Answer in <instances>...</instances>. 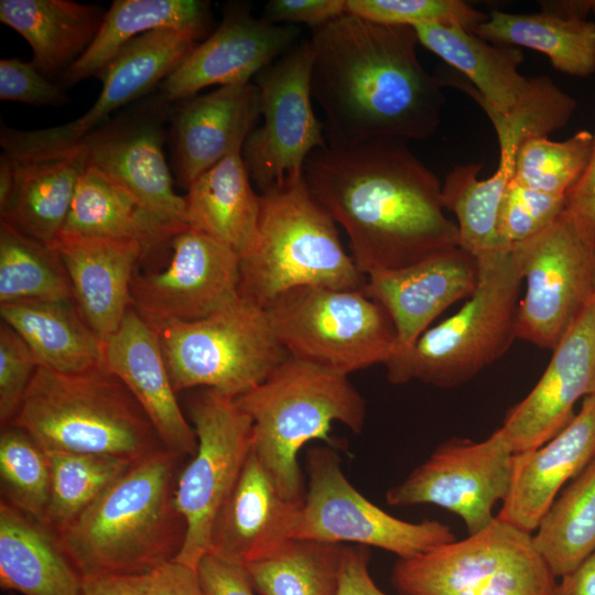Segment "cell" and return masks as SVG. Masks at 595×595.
<instances>
[{
	"label": "cell",
	"mask_w": 595,
	"mask_h": 595,
	"mask_svg": "<svg viewBox=\"0 0 595 595\" xmlns=\"http://www.w3.org/2000/svg\"><path fill=\"white\" fill-rule=\"evenodd\" d=\"M583 3L587 13L591 11L595 13V0H586Z\"/></svg>",
	"instance_id": "cell-54"
},
{
	"label": "cell",
	"mask_w": 595,
	"mask_h": 595,
	"mask_svg": "<svg viewBox=\"0 0 595 595\" xmlns=\"http://www.w3.org/2000/svg\"><path fill=\"white\" fill-rule=\"evenodd\" d=\"M10 425L25 431L45 452L137 463L166 448L139 402L105 365L79 374L37 366Z\"/></svg>",
	"instance_id": "cell-4"
},
{
	"label": "cell",
	"mask_w": 595,
	"mask_h": 595,
	"mask_svg": "<svg viewBox=\"0 0 595 595\" xmlns=\"http://www.w3.org/2000/svg\"><path fill=\"white\" fill-rule=\"evenodd\" d=\"M80 595H151V573L84 577Z\"/></svg>",
	"instance_id": "cell-51"
},
{
	"label": "cell",
	"mask_w": 595,
	"mask_h": 595,
	"mask_svg": "<svg viewBox=\"0 0 595 595\" xmlns=\"http://www.w3.org/2000/svg\"><path fill=\"white\" fill-rule=\"evenodd\" d=\"M366 282L304 175L260 193L256 236L240 256L241 296L264 309L293 288L364 290Z\"/></svg>",
	"instance_id": "cell-5"
},
{
	"label": "cell",
	"mask_w": 595,
	"mask_h": 595,
	"mask_svg": "<svg viewBox=\"0 0 595 595\" xmlns=\"http://www.w3.org/2000/svg\"><path fill=\"white\" fill-rule=\"evenodd\" d=\"M311 93L329 147L424 140L439 129L443 84L418 57L412 26L344 13L313 29Z\"/></svg>",
	"instance_id": "cell-2"
},
{
	"label": "cell",
	"mask_w": 595,
	"mask_h": 595,
	"mask_svg": "<svg viewBox=\"0 0 595 595\" xmlns=\"http://www.w3.org/2000/svg\"><path fill=\"white\" fill-rule=\"evenodd\" d=\"M203 35L178 29L148 32L127 43L98 78L102 87L94 106L67 123L37 130L1 128L3 154L45 156L74 149L86 136L110 120L117 109L138 100L161 84L196 46Z\"/></svg>",
	"instance_id": "cell-15"
},
{
	"label": "cell",
	"mask_w": 595,
	"mask_h": 595,
	"mask_svg": "<svg viewBox=\"0 0 595 595\" xmlns=\"http://www.w3.org/2000/svg\"><path fill=\"white\" fill-rule=\"evenodd\" d=\"M477 282V260L456 247L401 269L368 275L364 291L389 314L398 337L396 355L412 346L446 309L468 299Z\"/></svg>",
	"instance_id": "cell-21"
},
{
	"label": "cell",
	"mask_w": 595,
	"mask_h": 595,
	"mask_svg": "<svg viewBox=\"0 0 595 595\" xmlns=\"http://www.w3.org/2000/svg\"><path fill=\"white\" fill-rule=\"evenodd\" d=\"M151 595H202L196 571L176 561L154 570Z\"/></svg>",
	"instance_id": "cell-52"
},
{
	"label": "cell",
	"mask_w": 595,
	"mask_h": 595,
	"mask_svg": "<svg viewBox=\"0 0 595 595\" xmlns=\"http://www.w3.org/2000/svg\"><path fill=\"white\" fill-rule=\"evenodd\" d=\"M9 595H13V594H9Z\"/></svg>",
	"instance_id": "cell-55"
},
{
	"label": "cell",
	"mask_w": 595,
	"mask_h": 595,
	"mask_svg": "<svg viewBox=\"0 0 595 595\" xmlns=\"http://www.w3.org/2000/svg\"><path fill=\"white\" fill-rule=\"evenodd\" d=\"M0 483L1 500L44 523L51 485L47 453L14 425L1 429Z\"/></svg>",
	"instance_id": "cell-41"
},
{
	"label": "cell",
	"mask_w": 595,
	"mask_h": 595,
	"mask_svg": "<svg viewBox=\"0 0 595 595\" xmlns=\"http://www.w3.org/2000/svg\"><path fill=\"white\" fill-rule=\"evenodd\" d=\"M307 489L293 539L377 547L410 559L456 540L437 520L410 522L365 498L346 478L328 444L306 453Z\"/></svg>",
	"instance_id": "cell-12"
},
{
	"label": "cell",
	"mask_w": 595,
	"mask_h": 595,
	"mask_svg": "<svg viewBox=\"0 0 595 595\" xmlns=\"http://www.w3.org/2000/svg\"><path fill=\"white\" fill-rule=\"evenodd\" d=\"M303 175L343 227L366 277L458 247V228L444 213L440 181L404 140L326 145L309 155Z\"/></svg>",
	"instance_id": "cell-1"
},
{
	"label": "cell",
	"mask_w": 595,
	"mask_h": 595,
	"mask_svg": "<svg viewBox=\"0 0 595 595\" xmlns=\"http://www.w3.org/2000/svg\"><path fill=\"white\" fill-rule=\"evenodd\" d=\"M594 136L580 130L564 141L526 139L517 153L513 180L530 190L566 195L589 161Z\"/></svg>",
	"instance_id": "cell-42"
},
{
	"label": "cell",
	"mask_w": 595,
	"mask_h": 595,
	"mask_svg": "<svg viewBox=\"0 0 595 595\" xmlns=\"http://www.w3.org/2000/svg\"><path fill=\"white\" fill-rule=\"evenodd\" d=\"M532 537L555 577L595 552V458L553 501Z\"/></svg>",
	"instance_id": "cell-37"
},
{
	"label": "cell",
	"mask_w": 595,
	"mask_h": 595,
	"mask_svg": "<svg viewBox=\"0 0 595 595\" xmlns=\"http://www.w3.org/2000/svg\"><path fill=\"white\" fill-rule=\"evenodd\" d=\"M294 25L257 18L244 6H229L215 32L196 45L160 84L169 102L218 85L247 84L299 42Z\"/></svg>",
	"instance_id": "cell-19"
},
{
	"label": "cell",
	"mask_w": 595,
	"mask_h": 595,
	"mask_svg": "<svg viewBox=\"0 0 595 595\" xmlns=\"http://www.w3.org/2000/svg\"><path fill=\"white\" fill-rule=\"evenodd\" d=\"M595 393V296L553 349L533 389L506 414L502 425L513 453L540 447L574 418L573 408Z\"/></svg>",
	"instance_id": "cell-20"
},
{
	"label": "cell",
	"mask_w": 595,
	"mask_h": 595,
	"mask_svg": "<svg viewBox=\"0 0 595 595\" xmlns=\"http://www.w3.org/2000/svg\"><path fill=\"white\" fill-rule=\"evenodd\" d=\"M6 156L12 187L0 208V219L52 247L65 227L78 181L88 165L83 149L45 156Z\"/></svg>",
	"instance_id": "cell-28"
},
{
	"label": "cell",
	"mask_w": 595,
	"mask_h": 595,
	"mask_svg": "<svg viewBox=\"0 0 595 595\" xmlns=\"http://www.w3.org/2000/svg\"><path fill=\"white\" fill-rule=\"evenodd\" d=\"M343 544L292 539L244 565L260 595H337Z\"/></svg>",
	"instance_id": "cell-38"
},
{
	"label": "cell",
	"mask_w": 595,
	"mask_h": 595,
	"mask_svg": "<svg viewBox=\"0 0 595 595\" xmlns=\"http://www.w3.org/2000/svg\"><path fill=\"white\" fill-rule=\"evenodd\" d=\"M170 248L166 268L136 273L131 283L132 307L152 327L207 317L240 296V257L232 249L190 227Z\"/></svg>",
	"instance_id": "cell-18"
},
{
	"label": "cell",
	"mask_w": 595,
	"mask_h": 595,
	"mask_svg": "<svg viewBox=\"0 0 595 595\" xmlns=\"http://www.w3.org/2000/svg\"><path fill=\"white\" fill-rule=\"evenodd\" d=\"M345 10L382 24H440L469 32L487 19V14L461 0H345Z\"/></svg>",
	"instance_id": "cell-43"
},
{
	"label": "cell",
	"mask_w": 595,
	"mask_h": 595,
	"mask_svg": "<svg viewBox=\"0 0 595 595\" xmlns=\"http://www.w3.org/2000/svg\"><path fill=\"white\" fill-rule=\"evenodd\" d=\"M0 316L24 340L40 367L79 374L104 365L105 343L74 301L2 303Z\"/></svg>",
	"instance_id": "cell-32"
},
{
	"label": "cell",
	"mask_w": 595,
	"mask_h": 595,
	"mask_svg": "<svg viewBox=\"0 0 595 595\" xmlns=\"http://www.w3.org/2000/svg\"><path fill=\"white\" fill-rule=\"evenodd\" d=\"M564 207L565 195L530 190L512 177L498 212L499 238L508 247L527 240L553 223Z\"/></svg>",
	"instance_id": "cell-44"
},
{
	"label": "cell",
	"mask_w": 595,
	"mask_h": 595,
	"mask_svg": "<svg viewBox=\"0 0 595 595\" xmlns=\"http://www.w3.org/2000/svg\"><path fill=\"white\" fill-rule=\"evenodd\" d=\"M209 2L199 0H115L85 53L61 76L65 89L99 76L131 40L160 29L207 31Z\"/></svg>",
	"instance_id": "cell-34"
},
{
	"label": "cell",
	"mask_w": 595,
	"mask_h": 595,
	"mask_svg": "<svg viewBox=\"0 0 595 595\" xmlns=\"http://www.w3.org/2000/svg\"><path fill=\"white\" fill-rule=\"evenodd\" d=\"M513 451L499 428L480 442L452 439L400 484L390 488V506L436 505L457 515L468 534L487 528L493 509L510 487Z\"/></svg>",
	"instance_id": "cell-16"
},
{
	"label": "cell",
	"mask_w": 595,
	"mask_h": 595,
	"mask_svg": "<svg viewBox=\"0 0 595 595\" xmlns=\"http://www.w3.org/2000/svg\"><path fill=\"white\" fill-rule=\"evenodd\" d=\"M171 111V102L158 93L111 118L76 147L83 149L88 165L162 219L186 229L185 198L173 188L163 150Z\"/></svg>",
	"instance_id": "cell-17"
},
{
	"label": "cell",
	"mask_w": 595,
	"mask_h": 595,
	"mask_svg": "<svg viewBox=\"0 0 595 595\" xmlns=\"http://www.w3.org/2000/svg\"><path fill=\"white\" fill-rule=\"evenodd\" d=\"M187 229V228H186ZM185 229L159 217L98 169L82 174L63 231L141 244L147 253L171 247Z\"/></svg>",
	"instance_id": "cell-33"
},
{
	"label": "cell",
	"mask_w": 595,
	"mask_h": 595,
	"mask_svg": "<svg viewBox=\"0 0 595 595\" xmlns=\"http://www.w3.org/2000/svg\"><path fill=\"white\" fill-rule=\"evenodd\" d=\"M74 301L67 272L56 253L0 219V304Z\"/></svg>",
	"instance_id": "cell-39"
},
{
	"label": "cell",
	"mask_w": 595,
	"mask_h": 595,
	"mask_svg": "<svg viewBox=\"0 0 595 595\" xmlns=\"http://www.w3.org/2000/svg\"><path fill=\"white\" fill-rule=\"evenodd\" d=\"M0 99L35 106H60L68 98L60 84L44 76L32 62L0 61Z\"/></svg>",
	"instance_id": "cell-46"
},
{
	"label": "cell",
	"mask_w": 595,
	"mask_h": 595,
	"mask_svg": "<svg viewBox=\"0 0 595 595\" xmlns=\"http://www.w3.org/2000/svg\"><path fill=\"white\" fill-rule=\"evenodd\" d=\"M511 252L526 282L517 338L553 350L595 296V242L564 208Z\"/></svg>",
	"instance_id": "cell-11"
},
{
	"label": "cell",
	"mask_w": 595,
	"mask_h": 595,
	"mask_svg": "<svg viewBox=\"0 0 595 595\" xmlns=\"http://www.w3.org/2000/svg\"><path fill=\"white\" fill-rule=\"evenodd\" d=\"M156 332L175 392L209 388L237 398L289 357L266 309L241 295L207 317Z\"/></svg>",
	"instance_id": "cell-9"
},
{
	"label": "cell",
	"mask_w": 595,
	"mask_h": 595,
	"mask_svg": "<svg viewBox=\"0 0 595 595\" xmlns=\"http://www.w3.org/2000/svg\"><path fill=\"white\" fill-rule=\"evenodd\" d=\"M106 12L72 0H1L0 21L32 50V63L48 79L73 65L89 47Z\"/></svg>",
	"instance_id": "cell-30"
},
{
	"label": "cell",
	"mask_w": 595,
	"mask_h": 595,
	"mask_svg": "<svg viewBox=\"0 0 595 595\" xmlns=\"http://www.w3.org/2000/svg\"><path fill=\"white\" fill-rule=\"evenodd\" d=\"M419 43L464 75L441 79L469 95L479 106L506 113L531 88V78L519 72L521 48L495 44L459 28L423 24L413 28Z\"/></svg>",
	"instance_id": "cell-27"
},
{
	"label": "cell",
	"mask_w": 595,
	"mask_h": 595,
	"mask_svg": "<svg viewBox=\"0 0 595 595\" xmlns=\"http://www.w3.org/2000/svg\"><path fill=\"white\" fill-rule=\"evenodd\" d=\"M346 13L345 0H271L262 18L275 24H306L312 30Z\"/></svg>",
	"instance_id": "cell-47"
},
{
	"label": "cell",
	"mask_w": 595,
	"mask_h": 595,
	"mask_svg": "<svg viewBox=\"0 0 595 595\" xmlns=\"http://www.w3.org/2000/svg\"><path fill=\"white\" fill-rule=\"evenodd\" d=\"M391 582L400 595H552L556 584L531 533L496 517L463 540L398 559Z\"/></svg>",
	"instance_id": "cell-10"
},
{
	"label": "cell",
	"mask_w": 595,
	"mask_h": 595,
	"mask_svg": "<svg viewBox=\"0 0 595 595\" xmlns=\"http://www.w3.org/2000/svg\"><path fill=\"white\" fill-rule=\"evenodd\" d=\"M104 365L139 402L164 446L194 456L196 434L176 399L158 332L132 306L105 342Z\"/></svg>",
	"instance_id": "cell-24"
},
{
	"label": "cell",
	"mask_w": 595,
	"mask_h": 595,
	"mask_svg": "<svg viewBox=\"0 0 595 595\" xmlns=\"http://www.w3.org/2000/svg\"><path fill=\"white\" fill-rule=\"evenodd\" d=\"M472 33L490 43L541 52L555 69L570 76L595 73V23L584 17L544 9L533 13L493 10Z\"/></svg>",
	"instance_id": "cell-35"
},
{
	"label": "cell",
	"mask_w": 595,
	"mask_h": 595,
	"mask_svg": "<svg viewBox=\"0 0 595 595\" xmlns=\"http://www.w3.org/2000/svg\"><path fill=\"white\" fill-rule=\"evenodd\" d=\"M312 48L302 40L255 78L263 123L247 137L241 155L261 193L303 176L309 155L327 145L313 110Z\"/></svg>",
	"instance_id": "cell-14"
},
{
	"label": "cell",
	"mask_w": 595,
	"mask_h": 595,
	"mask_svg": "<svg viewBox=\"0 0 595 595\" xmlns=\"http://www.w3.org/2000/svg\"><path fill=\"white\" fill-rule=\"evenodd\" d=\"M235 400L252 421V452L295 501L305 495L298 462L304 444L317 439L334 446V422L358 434L366 421V401L348 376L291 356Z\"/></svg>",
	"instance_id": "cell-6"
},
{
	"label": "cell",
	"mask_w": 595,
	"mask_h": 595,
	"mask_svg": "<svg viewBox=\"0 0 595 595\" xmlns=\"http://www.w3.org/2000/svg\"><path fill=\"white\" fill-rule=\"evenodd\" d=\"M0 586L22 595H80L83 576L58 533L0 502Z\"/></svg>",
	"instance_id": "cell-29"
},
{
	"label": "cell",
	"mask_w": 595,
	"mask_h": 595,
	"mask_svg": "<svg viewBox=\"0 0 595 595\" xmlns=\"http://www.w3.org/2000/svg\"><path fill=\"white\" fill-rule=\"evenodd\" d=\"M517 153L515 147L500 149L498 169L485 180L478 178L483 164L456 165L442 185L443 207L457 218L458 247L475 259L511 248L499 238L497 217Z\"/></svg>",
	"instance_id": "cell-36"
},
{
	"label": "cell",
	"mask_w": 595,
	"mask_h": 595,
	"mask_svg": "<svg viewBox=\"0 0 595 595\" xmlns=\"http://www.w3.org/2000/svg\"><path fill=\"white\" fill-rule=\"evenodd\" d=\"M552 595H595V552L576 569L561 576Z\"/></svg>",
	"instance_id": "cell-53"
},
{
	"label": "cell",
	"mask_w": 595,
	"mask_h": 595,
	"mask_svg": "<svg viewBox=\"0 0 595 595\" xmlns=\"http://www.w3.org/2000/svg\"><path fill=\"white\" fill-rule=\"evenodd\" d=\"M187 411L197 451L176 482L175 501L186 538L175 561L195 570L207 552L214 519L252 451V421L235 398L209 388L191 397Z\"/></svg>",
	"instance_id": "cell-13"
},
{
	"label": "cell",
	"mask_w": 595,
	"mask_h": 595,
	"mask_svg": "<svg viewBox=\"0 0 595 595\" xmlns=\"http://www.w3.org/2000/svg\"><path fill=\"white\" fill-rule=\"evenodd\" d=\"M195 571L202 595H255L244 565L206 552Z\"/></svg>",
	"instance_id": "cell-48"
},
{
	"label": "cell",
	"mask_w": 595,
	"mask_h": 595,
	"mask_svg": "<svg viewBox=\"0 0 595 595\" xmlns=\"http://www.w3.org/2000/svg\"><path fill=\"white\" fill-rule=\"evenodd\" d=\"M37 363L24 340L3 322L0 325V422L11 424L17 415Z\"/></svg>",
	"instance_id": "cell-45"
},
{
	"label": "cell",
	"mask_w": 595,
	"mask_h": 595,
	"mask_svg": "<svg viewBox=\"0 0 595 595\" xmlns=\"http://www.w3.org/2000/svg\"><path fill=\"white\" fill-rule=\"evenodd\" d=\"M587 166L565 195V210L595 242V133Z\"/></svg>",
	"instance_id": "cell-50"
},
{
	"label": "cell",
	"mask_w": 595,
	"mask_h": 595,
	"mask_svg": "<svg viewBox=\"0 0 595 595\" xmlns=\"http://www.w3.org/2000/svg\"><path fill=\"white\" fill-rule=\"evenodd\" d=\"M369 561V547L343 544L337 595H388L374 582Z\"/></svg>",
	"instance_id": "cell-49"
},
{
	"label": "cell",
	"mask_w": 595,
	"mask_h": 595,
	"mask_svg": "<svg viewBox=\"0 0 595 595\" xmlns=\"http://www.w3.org/2000/svg\"><path fill=\"white\" fill-rule=\"evenodd\" d=\"M302 504L283 496L251 451L214 519L207 552L240 565L270 556L293 539Z\"/></svg>",
	"instance_id": "cell-22"
},
{
	"label": "cell",
	"mask_w": 595,
	"mask_h": 595,
	"mask_svg": "<svg viewBox=\"0 0 595 595\" xmlns=\"http://www.w3.org/2000/svg\"><path fill=\"white\" fill-rule=\"evenodd\" d=\"M264 309L289 356L337 374L386 365L397 349L389 314L364 290L298 286Z\"/></svg>",
	"instance_id": "cell-8"
},
{
	"label": "cell",
	"mask_w": 595,
	"mask_h": 595,
	"mask_svg": "<svg viewBox=\"0 0 595 595\" xmlns=\"http://www.w3.org/2000/svg\"><path fill=\"white\" fill-rule=\"evenodd\" d=\"M242 147L199 174L187 187L186 224L235 252L244 255L251 246L259 219L260 194L241 155Z\"/></svg>",
	"instance_id": "cell-31"
},
{
	"label": "cell",
	"mask_w": 595,
	"mask_h": 595,
	"mask_svg": "<svg viewBox=\"0 0 595 595\" xmlns=\"http://www.w3.org/2000/svg\"><path fill=\"white\" fill-rule=\"evenodd\" d=\"M185 458L163 448L133 463L58 533L83 578L148 574L176 560L186 538L175 501Z\"/></svg>",
	"instance_id": "cell-3"
},
{
	"label": "cell",
	"mask_w": 595,
	"mask_h": 595,
	"mask_svg": "<svg viewBox=\"0 0 595 595\" xmlns=\"http://www.w3.org/2000/svg\"><path fill=\"white\" fill-rule=\"evenodd\" d=\"M260 116V91L252 82L177 101L170 116L177 182L187 188L199 174L242 147Z\"/></svg>",
	"instance_id": "cell-23"
},
{
	"label": "cell",
	"mask_w": 595,
	"mask_h": 595,
	"mask_svg": "<svg viewBox=\"0 0 595 595\" xmlns=\"http://www.w3.org/2000/svg\"><path fill=\"white\" fill-rule=\"evenodd\" d=\"M52 248L69 278L82 316L105 343L132 306L134 269L148 256L133 240L62 231Z\"/></svg>",
	"instance_id": "cell-25"
},
{
	"label": "cell",
	"mask_w": 595,
	"mask_h": 595,
	"mask_svg": "<svg viewBox=\"0 0 595 595\" xmlns=\"http://www.w3.org/2000/svg\"><path fill=\"white\" fill-rule=\"evenodd\" d=\"M51 467L44 523L60 533L133 464L108 455L46 452Z\"/></svg>",
	"instance_id": "cell-40"
},
{
	"label": "cell",
	"mask_w": 595,
	"mask_h": 595,
	"mask_svg": "<svg viewBox=\"0 0 595 595\" xmlns=\"http://www.w3.org/2000/svg\"><path fill=\"white\" fill-rule=\"evenodd\" d=\"M477 260L474 293L452 316L429 327L385 365L392 385L419 380L437 388L467 382L500 359L517 338L522 278L511 248Z\"/></svg>",
	"instance_id": "cell-7"
},
{
	"label": "cell",
	"mask_w": 595,
	"mask_h": 595,
	"mask_svg": "<svg viewBox=\"0 0 595 595\" xmlns=\"http://www.w3.org/2000/svg\"><path fill=\"white\" fill-rule=\"evenodd\" d=\"M595 458V393L555 436L538 448L516 453L509 491L496 518L532 533L562 486Z\"/></svg>",
	"instance_id": "cell-26"
}]
</instances>
